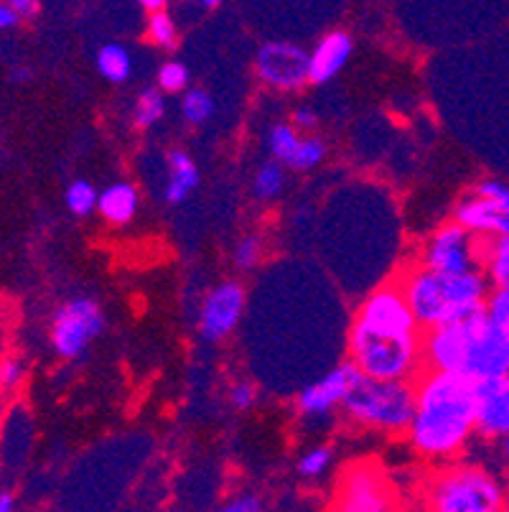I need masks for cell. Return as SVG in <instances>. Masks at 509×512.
<instances>
[{
    "instance_id": "6da1fadb",
    "label": "cell",
    "mask_w": 509,
    "mask_h": 512,
    "mask_svg": "<svg viewBox=\"0 0 509 512\" xmlns=\"http://www.w3.org/2000/svg\"><path fill=\"white\" fill-rule=\"evenodd\" d=\"M349 357L362 375L380 380H413L418 375L423 337L403 288H380L359 306L349 334Z\"/></svg>"
},
{
    "instance_id": "7a4b0ae2",
    "label": "cell",
    "mask_w": 509,
    "mask_h": 512,
    "mask_svg": "<svg viewBox=\"0 0 509 512\" xmlns=\"http://www.w3.org/2000/svg\"><path fill=\"white\" fill-rule=\"evenodd\" d=\"M410 444L428 459L459 454L476 434V383L464 375L428 370L415 385Z\"/></svg>"
},
{
    "instance_id": "3957f363",
    "label": "cell",
    "mask_w": 509,
    "mask_h": 512,
    "mask_svg": "<svg viewBox=\"0 0 509 512\" xmlns=\"http://www.w3.org/2000/svg\"><path fill=\"white\" fill-rule=\"evenodd\" d=\"M423 365L464 375L474 383L509 372V344L487 311L426 329Z\"/></svg>"
},
{
    "instance_id": "277c9868",
    "label": "cell",
    "mask_w": 509,
    "mask_h": 512,
    "mask_svg": "<svg viewBox=\"0 0 509 512\" xmlns=\"http://www.w3.org/2000/svg\"><path fill=\"white\" fill-rule=\"evenodd\" d=\"M403 293L420 329H433L487 309L492 283L484 271L443 273L420 265L403 278Z\"/></svg>"
},
{
    "instance_id": "5b68a950",
    "label": "cell",
    "mask_w": 509,
    "mask_h": 512,
    "mask_svg": "<svg viewBox=\"0 0 509 512\" xmlns=\"http://www.w3.org/2000/svg\"><path fill=\"white\" fill-rule=\"evenodd\" d=\"M342 411L359 426L380 431H408L415 413V385L410 380H380L359 375L354 388L344 398Z\"/></svg>"
},
{
    "instance_id": "8992f818",
    "label": "cell",
    "mask_w": 509,
    "mask_h": 512,
    "mask_svg": "<svg viewBox=\"0 0 509 512\" xmlns=\"http://www.w3.org/2000/svg\"><path fill=\"white\" fill-rule=\"evenodd\" d=\"M428 507L436 512H499L504 507V490L484 469L459 467L433 479Z\"/></svg>"
},
{
    "instance_id": "52a82bcc",
    "label": "cell",
    "mask_w": 509,
    "mask_h": 512,
    "mask_svg": "<svg viewBox=\"0 0 509 512\" xmlns=\"http://www.w3.org/2000/svg\"><path fill=\"white\" fill-rule=\"evenodd\" d=\"M105 332V311L95 299H72L51 316V349L62 360H77Z\"/></svg>"
},
{
    "instance_id": "ba28073f",
    "label": "cell",
    "mask_w": 509,
    "mask_h": 512,
    "mask_svg": "<svg viewBox=\"0 0 509 512\" xmlns=\"http://www.w3.org/2000/svg\"><path fill=\"white\" fill-rule=\"evenodd\" d=\"M482 255L484 237L454 220L433 232L423 248V265L443 273L482 271Z\"/></svg>"
},
{
    "instance_id": "9c48e42d",
    "label": "cell",
    "mask_w": 509,
    "mask_h": 512,
    "mask_svg": "<svg viewBox=\"0 0 509 512\" xmlns=\"http://www.w3.org/2000/svg\"><path fill=\"white\" fill-rule=\"evenodd\" d=\"M255 69L265 85L280 92H296L306 82H311V54L296 44L286 41H270L255 57Z\"/></svg>"
},
{
    "instance_id": "30bf717a",
    "label": "cell",
    "mask_w": 509,
    "mask_h": 512,
    "mask_svg": "<svg viewBox=\"0 0 509 512\" xmlns=\"http://www.w3.org/2000/svg\"><path fill=\"white\" fill-rule=\"evenodd\" d=\"M245 311V288L235 281L214 286L199 311V334L204 342H222L237 329Z\"/></svg>"
},
{
    "instance_id": "8fae6325",
    "label": "cell",
    "mask_w": 509,
    "mask_h": 512,
    "mask_svg": "<svg viewBox=\"0 0 509 512\" xmlns=\"http://www.w3.org/2000/svg\"><path fill=\"white\" fill-rule=\"evenodd\" d=\"M336 507L344 512H387L395 502L387 479L375 467L362 464L344 474L336 492Z\"/></svg>"
},
{
    "instance_id": "7c38bea8",
    "label": "cell",
    "mask_w": 509,
    "mask_h": 512,
    "mask_svg": "<svg viewBox=\"0 0 509 512\" xmlns=\"http://www.w3.org/2000/svg\"><path fill=\"white\" fill-rule=\"evenodd\" d=\"M359 367L352 360L342 362L339 367L326 372L321 380L311 383L308 388H303V393L298 395V411L306 418H321L329 416L334 408H339L344 403V398L349 395V390L354 388V383L359 380Z\"/></svg>"
},
{
    "instance_id": "4fadbf2b",
    "label": "cell",
    "mask_w": 509,
    "mask_h": 512,
    "mask_svg": "<svg viewBox=\"0 0 509 512\" xmlns=\"http://www.w3.org/2000/svg\"><path fill=\"white\" fill-rule=\"evenodd\" d=\"M476 434L487 439L509 436V372L476 383Z\"/></svg>"
},
{
    "instance_id": "5bb4252c",
    "label": "cell",
    "mask_w": 509,
    "mask_h": 512,
    "mask_svg": "<svg viewBox=\"0 0 509 512\" xmlns=\"http://www.w3.org/2000/svg\"><path fill=\"white\" fill-rule=\"evenodd\" d=\"M456 222L482 237H509V212L482 194L466 197L456 207Z\"/></svg>"
},
{
    "instance_id": "9a60e30c",
    "label": "cell",
    "mask_w": 509,
    "mask_h": 512,
    "mask_svg": "<svg viewBox=\"0 0 509 512\" xmlns=\"http://www.w3.org/2000/svg\"><path fill=\"white\" fill-rule=\"evenodd\" d=\"M354 51V41L347 31H331L324 39L316 44V49L311 51V82L314 85H326L336 74L347 67L349 57Z\"/></svg>"
},
{
    "instance_id": "2e32d148",
    "label": "cell",
    "mask_w": 509,
    "mask_h": 512,
    "mask_svg": "<svg viewBox=\"0 0 509 512\" xmlns=\"http://www.w3.org/2000/svg\"><path fill=\"white\" fill-rule=\"evenodd\" d=\"M199 186V169L191 161L189 153L171 151L168 153V179L163 197L168 204H181L189 199V194Z\"/></svg>"
},
{
    "instance_id": "e0dca14e",
    "label": "cell",
    "mask_w": 509,
    "mask_h": 512,
    "mask_svg": "<svg viewBox=\"0 0 509 512\" xmlns=\"http://www.w3.org/2000/svg\"><path fill=\"white\" fill-rule=\"evenodd\" d=\"M138 189L128 181H115L107 189L100 192V202H97V212L105 217L112 225H125L138 212Z\"/></svg>"
},
{
    "instance_id": "ac0fdd59",
    "label": "cell",
    "mask_w": 509,
    "mask_h": 512,
    "mask_svg": "<svg viewBox=\"0 0 509 512\" xmlns=\"http://www.w3.org/2000/svg\"><path fill=\"white\" fill-rule=\"evenodd\" d=\"M482 271L492 288H509V237H484Z\"/></svg>"
},
{
    "instance_id": "d6986e66",
    "label": "cell",
    "mask_w": 509,
    "mask_h": 512,
    "mask_svg": "<svg viewBox=\"0 0 509 512\" xmlns=\"http://www.w3.org/2000/svg\"><path fill=\"white\" fill-rule=\"evenodd\" d=\"M97 72L112 82V85H123L133 74V59L128 49L120 44H105L97 51Z\"/></svg>"
},
{
    "instance_id": "ffe728a7",
    "label": "cell",
    "mask_w": 509,
    "mask_h": 512,
    "mask_svg": "<svg viewBox=\"0 0 509 512\" xmlns=\"http://www.w3.org/2000/svg\"><path fill=\"white\" fill-rule=\"evenodd\" d=\"M283 189H286V164H280L278 158H270L255 174L252 192L263 202H270V199H278Z\"/></svg>"
},
{
    "instance_id": "44dd1931",
    "label": "cell",
    "mask_w": 509,
    "mask_h": 512,
    "mask_svg": "<svg viewBox=\"0 0 509 512\" xmlns=\"http://www.w3.org/2000/svg\"><path fill=\"white\" fill-rule=\"evenodd\" d=\"M298 143H301V136H298L296 125L278 123L270 128L268 133V151L270 156L278 158L280 164H291L293 153H296Z\"/></svg>"
},
{
    "instance_id": "7402d4cb",
    "label": "cell",
    "mask_w": 509,
    "mask_h": 512,
    "mask_svg": "<svg viewBox=\"0 0 509 512\" xmlns=\"http://www.w3.org/2000/svg\"><path fill=\"white\" fill-rule=\"evenodd\" d=\"M166 115V100L156 87H146L135 102V125L138 128H153Z\"/></svg>"
},
{
    "instance_id": "603a6c76",
    "label": "cell",
    "mask_w": 509,
    "mask_h": 512,
    "mask_svg": "<svg viewBox=\"0 0 509 512\" xmlns=\"http://www.w3.org/2000/svg\"><path fill=\"white\" fill-rule=\"evenodd\" d=\"M67 209L74 214V217H87L97 209V202H100V192L90 181L77 179L67 186Z\"/></svg>"
},
{
    "instance_id": "cb8c5ba5",
    "label": "cell",
    "mask_w": 509,
    "mask_h": 512,
    "mask_svg": "<svg viewBox=\"0 0 509 512\" xmlns=\"http://www.w3.org/2000/svg\"><path fill=\"white\" fill-rule=\"evenodd\" d=\"M181 113L186 123L204 125L214 115V100L207 90H189L181 100Z\"/></svg>"
},
{
    "instance_id": "d4e9b609",
    "label": "cell",
    "mask_w": 509,
    "mask_h": 512,
    "mask_svg": "<svg viewBox=\"0 0 509 512\" xmlns=\"http://www.w3.org/2000/svg\"><path fill=\"white\" fill-rule=\"evenodd\" d=\"M148 36L156 46L161 49H174L176 41H179V31H176L174 18L168 16L166 11H153L148 18Z\"/></svg>"
},
{
    "instance_id": "484cf974",
    "label": "cell",
    "mask_w": 509,
    "mask_h": 512,
    "mask_svg": "<svg viewBox=\"0 0 509 512\" xmlns=\"http://www.w3.org/2000/svg\"><path fill=\"white\" fill-rule=\"evenodd\" d=\"M324 156H326L324 141H319V138H301V143H298L296 153H293L291 164L288 166L296 171H311L324 161Z\"/></svg>"
},
{
    "instance_id": "4316f807",
    "label": "cell",
    "mask_w": 509,
    "mask_h": 512,
    "mask_svg": "<svg viewBox=\"0 0 509 512\" xmlns=\"http://www.w3.org/2000/svg\"><path fill=\"white\" fill-rule=\"evenodd\" d=\"M331 462H334L331 449H326V446H316V449L306 451V454L301 456V462H298V474H301L303 479H319L329 472Z\"/></svg>"
},
{
    "instance_id": "83f0119b",
    "label": "cell",
    "mask_w": 509,
    "mask_h": 512,
    "mask_svg": "<svg viewBox=\"0 0 509 512\" xmlns=\"http://www.w3.org/2000/svg\"><path fill=\"white\" fill-rule=\"evenodd\" d=\"M487 311L492 316V321L499 327V332L504 334L509 344V288H492L487 299Z\"/></svg>"
},
{
    "instance_id": "f1b7e54d",
    "label": "cell",
    "mask_w": 509,
    "mask_h": 512,
    "mask_svg": "<svg viewBox=\"0 0 509 512\" xmlns=\"http://www.w3.org/2000/svg\"><path fill=\"white\" fill-rule=\"evenodd\" d=\"M26 380V365L21 357H0V393H16Z\"/></svg>"
},
{
    "instance_id": "f546056e",
    "label": "cell",
    "mask_w": 509,
    "mask_h": 512,
    "mask_svg": "<svg viewBox=\"0 0 509 512\" xmlns=\"http://www.w3.org/2000/svg\"><path fill=\"white\" fill-rule=\"evenodd\" d=\"M263 258V240L258 235H245L235 245V265L240 271H252Z\"/></svg>"
},
{
    "instance_id": "4dcf8cb0",
    "label": "cell",
    "mask_w": 509,
    "mask_h": 512,
    "mask_svg": "<svg viewBox=\"0 0 509 512\" xmlns=\"http://www.w3.org/2000/svg\"><path fill=\"white\" fill-rule=\"evenodd\" d=\"M158 87L163 92H184L189 87V69L181 62H166L158 72Z\"/></svg>"
},
{
    "instance_id": "1f68e13d",
    "label": "cell",
    "mask_w": 509,
    "mask_h": 512,
    "mask_svg": "<svg viewBox=\"0 0 509 512\" xmlns=\"http://www.w3.org/2000/svg\"><path fill=\"white\" fill-rule=\"evenodd\" d=\"M230 403L237 411H250V408L258 403V388H255L250 380H240V383L232 385Z\"/></svg>"
},
{
    "instance_id": "d6a6232c",
    "label": "cell",
    "mask_w": 509,
    "mask_h": 512,
    "mask_svg": "<svg viewBox=\"0 0 509 512\" xmlns=\"http://www.w3.org/2000/svg\"><path fill=\"white\" fill-rule=\"evenodd\" d=\"M476 194L492 199V202H497L499 207H504L509 212V184H504V181H497V179L482 181V184L476 186Z\"/></svg>"
},
{
    "instance_id": "836d02e7",
    "label": "cell",
    "mask_w": 509,
    "mask_h": 512,
    "mask_svg": "<svg viewBox=\"0 0 509 512\" xmlns=\"http://www.w3.org/2000/svg\"><path fill=\"white\" fill-rule=\"evenodd\" d=\"M263 500H260L255 492H240L237 497H232V502H227L224 505V510L227 512H260L263 510Z\"/></svg>"
},
{
    "instance_id": "e575fe53",
    "label": "cell",
    "mask_w": 509,
    "mask_h": 512,
    "mask_svg": "<svg viewBox=\"0 0 509 512\" xmlns=\"http://www.w3.org/2000/svg\"><path fill=\"white\" fill-rule=\"evenodd\" d=\"M3 3H8L21 18H34L41 8V0H3Z\"/></svg>"
},
{
    "instance_id": "d590c367",
    "label": "cell",
    "mask_w": 509,
    "mask_h": 512,
    "mask_svg": "<svg viewBox=\"0 0 509 512\" xmlns=\"http://www.w3.org/2000/svg\"><path fill=\"white\" fill-rule=\"evenodd\" d=\"M316 123H319V118H316V113L311 107H301V110L293 113V125H296L298 130H314Z\"/></svg>"
},
{
    "instance_id": "8d00e7d4",
    "label": "cell",
    "mask_w": 509,
    "mask_h": 512,
    "mask_svg": "<svg viewBox=\"0 0 509 512\" xmlns=\"http://www.w3.org/2000/svg\"><path fill=\"white\" fill-rule=\"evenodd\" d=\"M18 21H23V18L18 16V13L13 11V8L8 6V3H3V0H0V31L16 29Z\"/></svg>"
},
{
    "instance_id": "74e56055",
    "label": "cell",
    "mask_w": 509,
    "mask_h": 512,
    "mask_svg": "<svg viewBox=\"0 0 509 512\" xmlns=\"http://www.w3.org/2000/svg\"><path fill=\"white\" fill-rule=\"evenodd\" d=\"M16 505V495H13L11 490H0V512H13Z\"/></svg>"
},
{
    "instance_id": "f35d334b",
    "label": "cell",
    "mask_w": 509,
    "mask_h": 512,
    "mask_svg": "<svg viewBox=\"0 0 509 512\" xmlns=\"http://www.w3.org/2000/svg\"><path fill=\"white\" fill-rule=\"evenodd\" d=\"M140 6L146 8V11H163V8H166V3L168 0H138Z\"/></svg>"
},
{
    "instance_id": "ab89813d",
    "label": "cell",
    "mask_w": 509,
    "mask_h": 512,
    "mask_svg": "<svg viewBox=\"0 0 509 512\" xmlns=\"http://www.w3.org/2000/svg\"><path fill=\"white\" fill-rule=\"evenodd\" d=\"M219 3H222V0H202V6H204V8H217Z\"/></svg>"
},
{
    "instance_id": "60d3db41",
    "label": "cell",
    "mask_w": 509,
    "mask_h": 512,
    "mask_svg": "<svg viewBox=\"0 0 509 512\" xmlns=\"http://www.w3.org/2000/svg\"><path fill=\"white\" fill-rule=\"evenodd\" d=\"M3 411H6V403H3V393H0V423H3Z\"/></svg>"
},
{
    "instance_id": "b9f144b4",
    "label": "cell",
    "mask_w": 509,
    "mask_h": 512,
    "mask_svg": "<svg viewBox=\"0 0 509 512\" xmlns=\"http://www.w3.org/2000/svg\"><path fill=\"white\" fill-rule=\"evenodd\" d=\"M502 446H504V454H507V459H509V436L507 439H502Z\"/></svg>"
}]
</instances>
